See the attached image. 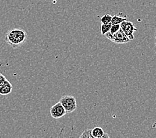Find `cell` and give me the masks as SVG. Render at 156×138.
<instances>
[{
    "label": "cell",
    "instance_id": "6da1fadb",
    "mask_svg": "<svg viewBox=\"0 0 156 138\" xmlns=\"http://www.w3.org/2000/svg\"><path fill=\"white\" fill-rule=\"evenodd\" d=\"M27 39V33L26 31L20 28H15L8 31L5 35V41L14 49L21 47Z\"/></svg>",
    "mask_w": 156,
    "mask_h": 138
},
{
    "label": "cell",
    "instance_id": "7a4b0ae2",
    "mask_svg": "<svg viewBox=\"0 0 156 138\" xmlns=\"http://www.w3.org/2000/svg\"><path fill=\"white\" fill-rule=\"evenodd\" d=\"M59 102L64 108L66 114H71L77 108V102L75 97L70 95L63 96Z\"/></svg>",
    "mask_w": 156,
    "mask_h": 138
},
{
    "label": "cell",
    "instance_id": "3957f363",
    "mask_svg": "<svg viewBox=\"0 0 156 138\" xmlns=\"http://www.w3.org/2000/svg\"><path fill=\"white\" fill-rule=\"evenodd\" d=\"M105 36L108 39L110 40L112 42L116 44H125L130 41L128 37L126 36V34L124 33V32L123 31L121 27H120V29L116 33L111 34L109 32H108L105 35Z\"/></svg>",
    "mask_w": 156,
    "mask_h": 138
},
{
    "label": "cell",
    "instance_id": "277c9868",
    "mask_svg": "<svg viewBox=\"0 0 156 138\" xmlns=\"http://www.w3.org/2000/svg\"><path fill=\"white\" fill-rule=\"evenodd\" d=\"M120 27L122 28L124 33L126 34L130 41L134 39L135 37L133 33L134 32L137 31L138 29L132 22L127 20L123 21L122 23H120Z\"/></svg>",
    "mask_w": 156,
    "mask_h": 138
},
{
    "label": "cell",
    "instance_id": "5b68a950",
    "mask_svg": "<svg viewBox=\"0 0 156 138\" xmlns=\"http://www.w3.org/2000/svg\"><path fill=\"white\" fill-rule=\"evenodd\" d=\"M50 114L54 119H59L66 114V112L61 102H58L52 106L50 109Z\"/></svg>",
    "mask_w": 156,
    "mask_h": 138
},
{
    "label": "cell",
    "instance_id": "8992f818",
    "mask_svg": "<svg viewBox=\"0 0 156 138\" xmlns=\"http://www.w3.org/2000/svg\"><path fill=\"white\" fill-rule=\"evenodd\" d=\"M13 86L8 80H6L3 85L0 86V95L7 96L12 92Z\"/></svg>",
    "mask_w": 156,
    "mask_h": 138
},
{
    "label": "cell",
    "instance_id": "52a82bcc",
    "mask_svg": "<svg viewBox=\"0 0 156 138\" xmlns=\"http://www.w3.org/2000/svg\"><path fill=\"white\" fill-rule=\"evenodd\" d=\"M125 20H127V16L126 15H123L122 13H119L118 14H116V15L112 16L111 23L112 25L120 24Z\"/></svg>",
    "mask_w": 156,
    "mask_h": 138
},
{
    "label": "cell",
    "instance_id": "ba28073f",
    "mask_svg": "<svg viewBox=\"0 0 156 138\" xmlns=\"http://www.w3.org/2000/svg\"><path fill=\"white\" fill-rule=\"evenodd\" d=\"M104 131L100 127H95L91 129V135L93 138H101L104 133Z\"/></svg>",
    "mask_w": 156,
    "mask_h": 138
},
{
    "label": "cell",
    "instance_id": "9c48e42d",
    "mask_svg": "<svg viewBox=\"0 0 156 138\" xmlns=\"http://www.w3.org/2000/svg\"><path fill=\"white\" fill-rule=\"evenodd\" d=\"M112 27V23L108 24H101V33L102 35H105L110 30V28Z\"/></svg>",
    "mask_w": 156,
    "mask_h": 138
},
{
    "label": "cell",
    "instance_id": "30bf717a",
    "mask_svg": "<svg viewBox=\"0 0 156 138\" xmlns=\"http://www.w3.org/2000/svg\"><path fill=\"white\" fill-rule=\"evenodd\" d=\"M112 16L109 14H105L101 17V24H108L111 23Z\"/></svg>",
    "mask_w": 156,
    "mask_h": 138
},
{
    "label": "cell",
    "instance_id": "8fae6325",
    "mask_svg": "<svg viewBox=\"0 0 156 138\" xmlns=\"http://www.w3.org/2000/svg\"><path fill=\"white\" fill-rule=\"evenodd\" d=\"M80 138H93L91 135V129H87L84 131L80 136Z\"/></svg>",
    "mask_w": 156,
    "mask_h": 138
},
{
    "label": "cell",
    "instance_id": "7c38bea8",
    "mask_svg": "<svg viewBox=\"0 0 156 138\" xmlns=\"http://www.w3.org/2000/svg\"><path fill=\"white\" fill-rule=\"evenodd\" d=\"M120 29V24H115V25H112V27L110 28V30H109V33L111 34H113L116 33L119 29Z\"/></svg>",
    "mask_w": 156,
    "mask_h": 138
},
{
    "label": "cell",
    "instance_id": "4fadbf2b",
    "mask_svg": "<svg viewBox=\"0 0 156 138\" xmlns=\"http://www.w3.org/2000/svg\"><path fill=\"white\" fill-rule=\"evenodd\" d=\"M6 80H7V79L5 78V76L3 75V74L0 73V86L3 84V83L5 82Z\"/></svg>",
    "mask_w": 156,
    "mask_h": 138
},
{
    "label": "cell",
    "instance_id": "5bb4252c",
    "mask_svg": "<svg viewBox=\"0 0 156 138\" xmlns=\"http://www.w3.org/2000/svg\"><path fill=\"white\" fill-rule=\"evenodd\" d=\"M105 137H106V138H109V136L108 135V134L106 133H104V135H103V136H102V137H101V138H105Z\"/></svg>",
    "mask_w": 156,
    "mask_h": 138
},
{
    "label": "cell",
    "instance_id": "9a60e30c",
    "mask_svg": "<svg viewBox=\"0 0 156 138\" xmlns=\"http://www.w3.org/2000/svg\"><path fill=\"white\" fill-rule=\"evenodd\" d=\"M155 47H156V31L155 33Z\"/></svg>",
    "mask_w": 156,
    "mask_h": 138
},
{
    "label": "cell",
    "instance_id": "2e32d148",
    "mask_svg": "<svg viewBox=\"0 0 156 138\" xmlns=\"http://www.w3.org/2000/svg\"><path fill=\"white\" fill-rule=\"evenodd\" d=\"M2 61H1V60H0V67H1L2 66Z\"/></svg>",
    "mask_w": 156,
    "mask_h": 138
}]
</instances>
